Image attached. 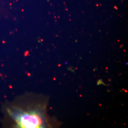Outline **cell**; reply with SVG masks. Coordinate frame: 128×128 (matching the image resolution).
Returning <instances> with one entry per match:
<instances>
[{
    "label": "cell",
    "instance_id": "obj_1",
    "mask_svg": "<svg viewBox=\"0 0 128 128\" xmlns=\"http://www.w3.org/2000/svg\"><path fill=\"white\" fill-rule=\"evenodd\" d=\"M18 128H42L40 117L35 113H26L21 114L16 120Z\"/></svg>",
    "mask_w": 128,
    "mask_h": 128
}]
</instances>
